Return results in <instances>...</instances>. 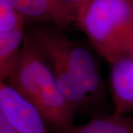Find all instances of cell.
Segmentation results:
<instances>
[{"label": "cell", "mask_w": 133, "mask_h": 133, "mask_svg": "<svg viewBox=\"0 0 133 133\" xmlns=\"http://www.w3.org/2000/svg\"><path fill=\"white\" fill-rule=\"evenodd\" d=\"M6 83L38 109L49 129L73 125L77 110L62 94L48 63L27 33L14 70Z\"/></svg>", "instance_id": "6da1fadb"}, {"label": "cell", "mask_w": 133, "mask_h": 133, "mask_svg": "<svg viewBox=\"0 0 133 133\" xmlns=\"http://www.w3.org/2000/svg\"><path fill=\"white\" fill-rule=\"evenodd\" d=\"M76 22L110 64L127 56L133 37V0H92L81 8Z\"/></svg>", "instance_id": "7a4b0ae2"}, {"label": "cell", "mask_w": 133, "mask_h": 133, "mask_svg": "<svg viewBox=\"0 0 133 133\" xmlns=\"http://www.w3.org/2000/svg\"><path fill=\"white\" fill-rule=\"evenodd\" d=\"M26 33L36 48L54 54L66 64L94 103L104 100L100 66L87 48L70 40L61 28L50 23H37Z\"/></svg>", "instance_id": "3957f363"}, {"label": "cell", "mask_w": 133, "mask_h": 133, "mask_svg": "<svg viewBox=\"0 0 133 133\" xmlns=\"http://www.w3.org/2000/svg\"><path fill=\"white\" fill-rule=\"evenodd\" d=\"M0 112L16 133H50L38 109L4 81H0Z\"/></svg>", "instance_id": "277c9868"}, {"label": "cell", "mask_w": 133, "mask_h": 133, "mask_svg": "<svg viewBox=\"0 0 133 133\" xmlns=\"http://www.w3.org/2000/svg\"><path fill=\"white\" fill-rule=\"evenodd\" d=\"M11 2L26 22L50 23L61 28L73 22L62 0H11Z\"/></svg>", "instance_id": "5b68a950"}, {"label": "cell", "mask_w": 133, "mask_h": 133, "mask_svg": "<svg viewBox=\"0 0 133 133\" xmlns=\"http://www.w3.org/2000/svg\"><path fill=\"white\" fill-rule=\"evenodd\" d=\"M110 65L109 83L114 113L128 115L133 112V61L124 57Z\"/></svg>", "instance_id": "8992f818"}, {"label": "cell", "mask_w": 133, "mask_h": 133, "mask_svg": "<svg viewBox=\"0 0 133 133\" xmlns=\"http://www.w3.org/2000/svg\"><path fill=\"white\" fill-rule=\"evenodd\" d=\"M24 26L12 31L0 33V81L8 80L14 72L23 46Z\"/></svg>", "instance_id": "52a82bcc"}, {"label": "cell", "mask_w": 133, "mask_h": 133, "mask_svg": "<svg viewBox=\"0 0 133 133\" xmlns=\"http://www.w3.org/2000/svg\"><path fill=\"white\" fill-rule=\"evenodd\" d=\"M81 127L91 133H133V117L128 115H98Z\"/></svg>", "instance_id": "ba28073f"}, {"label": "cell", "mask_w": 133, "mask_h": 133, "mask_svg": "<svg viewBox=\"0 0 133 133\" xmlns=\"http://www.w3.org/2000/svg\"><path fill=\"white\" fill-rule=\"evenodd\" d=\"M25 23L23 16L15 8L11 0H0V33L24 27Z\"/></svg>", "instance_id": "9c48e42d"}, {"label": "cell", "mask_w": 133, "mask_h": 133, "mask_svg": "<svg viewBox=\"0 0 133 133\" xmlns=\"http://www.w3.org/2000/svg\"><path fill=\"white\" fill-rule=\"evenodd\" d=\"M92 1V0H62L67 14L75 22L81 8Z\"/></svg>", "instance_id": "30bf717a"}, {"label": "cell", "mask_w": 133, "mask_h": 133, "mask_svg": "<svg viewBox=\"0 0 133 133\" xmlns=\"http://www.w3.org/2000/svg\"><path fill=\"white\" fill-rule=\"evenodd\" d=\"M52 133H91L81 127V125H72L64 128L50 129Z\"/></svg>", "instance_id": "8fae6325"}, {"label": "cell", "mask_w": 133, "mask_h": 133, "mask_svg": "<svg viewBox=\"0 0 133 133\" xmlns=\"http://www.w3.org/2000/svg\"><path fill=\"white\" fill-rule=\"evenodd\" d=\"M0 133H16L14 127L2 112H0Z\"/></svg>", "instance_id": "7c38bea8"}, {"label": "cell", "mask_w": 133, "mask_h": 133, "mask_svg": "<svg viewBox=\"0 0 133 133\" xmlns=\"http://www.w3.org/2000/svg\"><path fill=\"white\" fill-rule=\"evenodd\" d=\"M127 57H129V58H131L133 61V37L132 38L131 43L129 44V47L128 52H127Z\"/></svg>", "instance_id": "4fadbf2b"}]
</instances>
